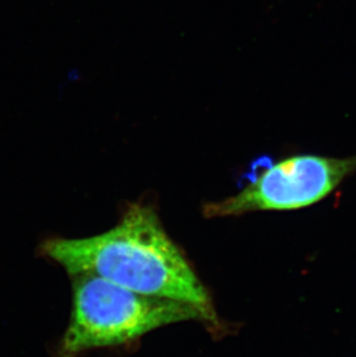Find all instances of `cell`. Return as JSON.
Listing matches in <instances>:
<instances>
[{"label": "cell", "mask_w": 356, "mask_h": 357, "mask_svg": "<svg viewBox=\"0 0 356 357\" xmlns=\"http://www.w3.org/2000/svg\"><path fill=\"white\" fill-rule=\"evenodd\" d=\"M40 249L73 277L93 274L135 293L186 302L218 323L209 291L151 206L133 204L105 233L47 239Z\"/></svg>", "instance_id": "obj_1"}, {"label": "cell", "mask_w": 356, "mask_h": 357, "mask_svg": "<svg viewBox=\"0 0 356 357\" xmlns=\"http://www.w3.org/2000/svg\"><path fill=\"white\" fill-rule=\"evenodd\" d=\"M74 278L71 318L59 344L63 357L128 344L172 324L209 321L186 302L135 293L93 274Z\"/></svg>", "instance_id": "obj_2"}, {"label": "cell", "mask_w": 356, "mask_h": 357, "mask_svg": "<svg viewBox=\"0 0 356 357\" xmlns=\"http://www.w3.org/2000/svg\"><path fill=\"white\" fill-rule=\"evenodd\" d=\"M253 172L235 196L204 206L206 218L243 215L257 211H296L318 204L356 172L350 158L301 154L269 162Z\"/></svg>", "instance_id": "obj_3"}]
</instances>
